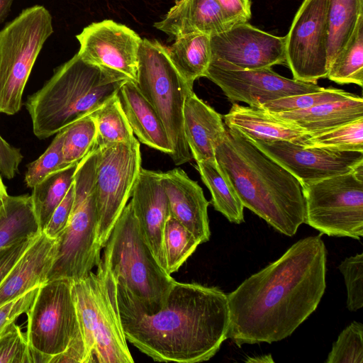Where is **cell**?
Segmentation results:
<instances>
[{
    "instance_id": "cell-1",
    "label": "cell",
    "mask_w": 363,
    "mask_h": 363,
    "mask_svg": "<svg viewBox=\"0 0 363 363\" xmlns=\"http://www.w3.org/2000/svg\"><path fill=\"white\" fill-rule=\"evenodd\" d=\"M326 257L320 235L303 238L228 294V338L240 347L290 336L325 293Z\"/></svg>"
},
{
    "instance_id": "cell-2",
    "label": "cell",
    "mask_w": 363,
    "mask_h": 363,
    "mask_svg": "<svg viewBox=\"0 0 363 363\" xmlns=\"http://www.w3.org/2000/svg\"><path fill=\"white\" fill-rule=\"evenodd\" d=\"M117 303L127 341L155 362L208 361L228 339V296L217 287L175 281L164 306L152 314Z\"/></svg>"
},
{
    "instance_id": "cell-3",
    "label": "cell",
    "mask_w": 363,
    "mask_h": 363,
    "mask_svg": "<svg viewBox=\"0 0 363 363\" xmlns=\"http://www.w3.org/2000/svg\"><path fill=\"white\" fill-rule=\"evenodd\" d=\"M215 158L244 207L279 233H296L306 210L302 186L294 176L233 128H226Z\"/></svg>"
},
{
    "instance_id": "cell-4",
    "label": "cell",
    "mask_w": 363,
    "mask_h": 363,
    "mask_svg": "<svg viewBox=\"0 0 363 363\" xmlns=\"http://www.w3.org/2000/svg\"><path fill=\"white\" fill-rule=\"evenodd\" d=\"M126 80L129 79L89 63L77 53L28 97L26 107L34 135L40 140L48 138L91 114L116 96Z\"/></svg>"
},
{
    "instance_id": "cell-5",
    "label": "cell",
    "mask_w": 363,
    "mask_h": 363,
    "mask_svg": "<svg viewBox=\"0 0 363 363\" xmlns=\"http://www.w3.org/2000/svg\"><path fill=\"white\" fill-rule=\"evenodd\" d=\"M101 260L117 281V298L139 312L162 309L175 280L159 264L129 201L106 241Z\"/></svg>"
},
{
    "instance_id": "cell-6",
    "label": "cell",
    "mask_w": 363,
    "mask_h": 363,
    "mask_svg": "<svg viewBox=\"0 0 363 363\" xmlns=\"http://www.w3.org/2000/svg\"><path fill=\"white\" fill-rule=\"evenodd\" d=\"M72 281V291L89 363H133L117 303V281L103 261Z\"/></svg>"
},
{
    "instance_id": "cell-7",
    "label": "cell",
    "mask_w": 363,
    "mask_h": 363,
    "mask_svg": "<svg viewBox=\"0 0 363 363\" xmlns=\"http://www.w3.org/2000/svg\"><path fill=\"white\" fill-rule=\"evenodd\" d=\"M96 149L78 164L74 177V199L69 220L56 239L55 256L48 281L86 277L101 260L95 189Z\"/></svg>"
},
{
    "instance_id": "cell-8",
    "label": "cell",
    "mask_w": 363,
    "mask_h": 363,
    "mask_svg": "<svg viewBox=\"0 0 363 363\" xmlns=\"http://www.w3.org/2000/svg\"><path fill=\"white\" fill-rule=\"evenodd\" d=\"M136 85L160 116L170 143L169 155L176 165L189 162L192 155L185 139L183 108L193 91L170 61L166 47L143 38L138 52Z\"/></svg>"
},
{
    "instance_id": "cell-9",
    "label": "cell",
    "mask_w": 363,
    "mask_h": 363,
    "mask_svg": "<svg viewBox=\"0 0 363 363\" xmlns=\"http://www.w3.org/2000/svg\"><path fill=\"white\" fill-rule=\"evenodd\" d=\"M52 33V16L40 5L23 9L0 30V113L20 111L33 67Z\"/></svg>"
},
{
    "instance_id": "cell-10",
    "label": "cell",
    "mask_w": 363,
    "mask_h": 363,
    "mask_svg": "<svg viewBox=\"0 0 363 363\" xmlns=\"http://www.w3.org/2000/svg\"><path fill=\"white\" fill-rule=\"evenodd\" d=\"M307 225L333 237L363 236V164L302 186Z\"/></svg>"
},
{
    "instance_id": "cell-11",
    "label": "cell",
    "mask_w": 363,
    "mask_h": 363,
    "mask_svg": "<svg viewBox=\"0 0 363 363\" xmlns=\"http://www.w3.org/2000/svg\"><path fill=\"white\" fill-rule=\"evenodd\" d=\"M72 285L67 279L47 281L39 286L26 313L33 363H49L81 333Z\"/></svg>"
},
{
    "instance_id": "cell-12",
    "label": "cell",
    "mask_w": 363,
    "mask_h": 363,
    "mask_svg": "<svg viewBox=\"0 0 363 363\" xmlns=\"http://www.w3.org/2000/svg\"><path fill=\"white\" fill-rule=\"evenodd\" d=\"M96 149L95 189L98 242L104 247L128 203L142 169L140 145L136 138Z\"/></svg>"
},
{
    "instance_id": "cell-13",
    "label": "cell",
    "mask_w": 363,
    "mask_h": 363,
    "mask_svg": "<svg viewBox=\"0 0 363 363\" xmlns=\"http://www.w3.org/2000/svg\"><path fill=\"white\" fill-rule=\"evenodd\" d=\"M329 0H304L285 36L286 64L293 79L316 84L328 73Z\"/></svg>"
},
{
    "instance_id": "cell-14",
    "label": "cell",
    "mask_w": 363,
    "mask_h": 363,
    "mask_svg": "<svg viewBox=\"0 0 363 363\" xmlns=\"http://www.w3.org/2000/svg\"><path fill=\"white\" fill-rule=\"evenodd\" d=\"M205 77L218 86L230 101L257 107L280 98L323 89L317 84L281 76L271 67L242 69L215 58L211 59Z\"/></svg>"
},
{
    "instance_id": "cell-15",
    "label": "cell",
    "mask_w": 363,
    "mask_h": 363,
    "mask_svg": "<svg viewBox=\"0 0 363 363\" xmlns=\"http://www.w3.org/2000/svg\"><path fill=\"white\" fill-rule=\"evenodd\" d=\"M77 54L85 61L123 75L136 83L142 38L112 20L92 23L76 36Z\"/></svg>"
},
{
    "instance_id": "cell-16",
    "label": "cell",
    "mask_w": 363,
    "mask_h": 363,
    "mask_svg": "<svg viewBox=\"0 0 363 363\" xmlns=\"http://www.w3.org/2000/svg\"><path fill=\"white\" fill-rule=\"evenodd\" d=\"M249 140L294 176L301 186L349 172L363 164V152L305 147L286 140Z\"/></svg>"
},
{
    "instance_id": "cell-17",
    "label": "cell",
    "mask_w": 363,
    "mask_h": 363,
    "mask_svg": "<svg viewBox=\"0 0 363 363\" xmlns=\"http://www.w3.org/2000/svg\"><path fill=\"white\" fill-rule=\"evenodd\" d=\"M211 58L242 69L286 64L285 37L276 36L247 23L211 35Z\"/></svg>"
},
{
    "instance_id": "cell-18",
    "label": "cell",
    "mask_w": 363,
    "mask_h": 363,
    "mask_svg": "<svg viewBox=\"0 0 363 363\" xmlns=\"http://www.w3.org/2000/svg\"><path fill=\"white\" fill-rule=\"evenodd\" d=\"M130 197V202L141 233L156 259L166 271L163 234L170 213L162 184V172L142 168Z\"/></svg>"
},
{
    "instance_id": "cell-19",
    "label": "cell",
    "mask_w": 363,
    "mask_h": 363,
    "mask_svg": "<svg viewBox=\"0 0 363 363\" xmlns=\"http://www.w3.org/2000/svg\"><path fill=\"white\" fill-rule=\"evenodd\" d=\"M169 213L189 229L201 243L209 240V202L202 188L180 168L162 172Z\"/></svg>"
},
{
    "instance_id": "cell-20",
    "label": "cell",
    "mask_w": 363,
    "mask_h": 363,
    "mask_svg": "<svg viewBox=\"0 0 363 363\" xmlns=\"http://www.w3.org/2000/svg\"><path fill=\"white\" fill-rule=\"evenodd\" d=\"M55 250L56 239L40 233L0 284V306L48 281Z\"/></svg>"
},
{
    "instance_id": "cell-21",
    "label": "cell",
    "mask_w": 363,
    "mask_h": 363,
    "mask_svg": "<svg viewBox=\"0 0 363 363\" xmlns=\"http://www.w3.org/2000/svg\"><path fill=\"white\" fill-rule=\"evenodd\" d=\"M186 141L196 162L215 159L216 147L223 140L226 128L222 116L191 91L183 108Z\"/></svg>"
},
{
    "instance_id": "cell-22",
    "label": "cell",
    "mask_w": 363,
    "mask_h": 363,
    "mask_svg": "<svg viewBox=\"0 0 363 363\" xmlns=\"http://www.w3.org/2000/svg\"><path fill=\"white\" fill-rule=\"evenodd\" d=\"M232 26L216 0H176L164 18L154 24L174 37L194 32L213 35Z\"/></svg>"
},
{
    "instance_id": "cell-23",
    "label": "cell",
    "mask_w": 363,
    "mask_h": 363,
    "mask_svg": "<svg viewBox=\"0 0 363 363\" xmlns=\"http://www.w3.org/2000/svg\"><path fill=\"white\" fill-rule=\"evenodd\" d=\"M223 119L228 128L235 129L252 140H286L303 145L309 137L303 129L262 107L233 103Z\"/></svg>"
},
{
    "instance_id": "cell-24",
    "label": "cell",
    "mask_w": 363,
    "mask_h": 363,
    "mask_svg": "<svg viewBox=\"0 0 363 363\" xmlns=\"http://www.w3.org/2000/svg\"><path fill=\"white\" fill-rule=\"evenodd\" d=\"M134 135L141 143L170 155L172 147L164 126L136 84L126 80L117 94Z\"/></svg>"
},
{
    "instance_id": "cell-25",
    "label": "cell",
    "mask_w": 363,
    "mask_h": 363,
    "mask_svg": "<svg viewBox=\"0 0 363 363\" xmlns=\"http://www.w3.org/2000/svg\"><path fill=\"white\" fill-rule=\"evenodd\" d=\"M273 114L303 129L308 136H313L363 118V99L354 94L350 98L306 109Z\"/></svg>"
},
{
    "instance_id": "cell-26",
    "label": "cell",
    "mask_w": 363,
    "mask_h": 363,
    "mask_svg": "<svg viewBox=\"0 0 363 363\" xmlns=\"http://www.w3.org/2000/svg\"><path fill=\"white\" fill-rule=\"evenodd\" d=\"M167 55L181 76L193 87L196 79L205 77L211 59V35L194 32L175 37L166 47Z\"/></svg>"
},
{
    "instance_id": "cell-27",
    "label": "cell",
    "mask_w": 363,
    "mask_h": 363,
    "mask_svg": "<svg viewBox=\"0 0 363 363\" xmlns=\"http://www.w3.org/2000/svg\"><path fill=\"white\" fill-rule=\"evenodd\" d=\"M40 233L31 196L9 195L0 208V251Z\"/></svg>"
},
{
    "instance_id": "cell-28",
    "label": "cell",
    "mask_w": 363,
    "mask_h": 363,
    "mask_svg": "<svg viewBox=\"0 0 363 363\" xmlns=\"http://www.w3.org/2000/svg\"><path fill=\"white\" fill-rule=\"evenodd\" d=\"M196 169L211 192V203L215 210L223 214L230 223H243L244 206L228 175L216 158L196 162Z\"/></svg>"
},
{
    "instance_id": "cell-29",
    "label": "cell",
    "mask_w": 363,
    "mask_h": 363,
    "mask_svg": "<svg viewBox=\"0 0 363 363\" xmlns=\"http://www.w3.org/2000/svg\"><path fill=\"white\" fill-rule=\"evenodd\" d=\"M78 164L51 173L32 188L30 196L41 233L72 185Z\"/></svg>"
},
{
    "instance_id": "cell-30",
    "label": "cell",
    "mask_w": 363,
    "mask_h": 363,
    "mask_svg": "<svg viewBox=\"0 0 363 363\" xmlns=\"http://www.w3.org/2000/svg\"><path fill=\"white\" fill-rule=\"evenodd\" d=\"M363 18V0H329L328 67L347 43Z\"/></svg>"
},
{
    "instance_id": "cell-31",
    "label": "cell",
    "mask_w": 363,
    "mask_h": 363,
    "mask_svg": "<svg viewBox=\"0 0 363 363\" xmlns=\"http://www.w3.org/2000/svg\"><path fill=\"white\" fill-rule=\"evenodd\" d=\"M327 78L338 84H363V18L328 67Z\"/></svg>"
},
{
    "instance_id": "cell-32",
    "label": "cell",
    "mask_w": 363,
    "mask_h": 363,
    "mask_svg": "<svg viewBox=\"0 0 363 363\" xmlns=\"http://www.w3.org/2000/svg\"><path fill=\"white\" fill-rule=\"evenodd\" d=\"M91 116L97 130L96 148L128 143L135 138L117 94L99 107Z\"/></svg>"
},
{
    "instance_id": "cell-33",
    "label": "cell",
    "mask_w": 363,
    "mask_h": 363,
    "mask_svg": "<svg viewBox=\"0 0 363 363\" xmlns=\"http://www.w3.org/2000/svg\"><path fill=\"white\" fill-rule=\"evenodd\" d=\"M200 244L189 229L169 215L163 234L167 272L172 274L177 272Z\"/></svg>"
},
{
    "instance_id": "cell-34",
    "label": "cell",
    "mask_w": 363,
    "mask_h": 363,
    "mask_svg": "<svg viewBox=\"0 0 363 363\" xmlns=\"http://www.w3.org/2000/svg\"><path fill=\"white\" fill-rule=\"evenodd\" d=\"M63 130L62 155L67 165L79 163L96 148L97 130L91 114L76 121Z\"/></svg>"
},
{
    "instance_id": "cell-35",
    "label": "cell",
    "mask_w": 363,
    "mask_h": 363,
    "mask_svg": "<svg viewBox=\"0 0 363 363\" xmlns=\"http://www.w3.org/2000/svg\"><path fill=\"white\" fill-rule=\"evenodd\" d=\"M302 146L336 151L363 152V118L309 136Z\"/></svg>"
},
{
    "instance_id": "cell-36",
    "label": "cell",
    "mask_w": 363,
    "mask_h": 363,
    "mask_svg": "<svg viewBox=\"0 0 363 363\" xmlns=\"http://www.w3.org/2000/svg\"><path fill=\"white\" fill-rule=\"evenodd\" d=\"M354 94L342 89L323 88L320 91L294 95L269 101L260 107L276 113L306 109L320 104L350 98Z\"/></svg>"
},
{
    "instance_id": "cell-37",
    "label": "cell",
    "mask_w": 363,
    "mask_h": 363,
    "mask_svg": "<svg viewBox=\"0 0 363 363\" xmlns=\"http://www.w3.org/2000/svg\"><path fill=\"white\" fill-rule=\"evenodd\" d=\"M325 362H363L362 323L353 321L340 333Z\"/></svg>"
},
{
    "instance_id": "cell-38",
    "label": "cell",
    "mask_w": 363,
    "mask_h": 363,
    "mask_svg": "<svg viewBox=\"0 0 363 363\" xmlns=\"http://www.w3.org/2000/svg\"><path fill=\"white\" fill-rule=\"evenodd\" d=\"M64 130L58 132L49 147L37 160L27 165L24 182L33 188L48 175L67 167L63 159Z\"/></svg>"
},
{
    "instance_id": "cell-39",
    "label": "cell",
    "mask_w": 363,
    "mask_h": 363,
    "mask_svg": "<svg viewBox=\"0 0 363 363\" xmlns=\"http://www.w3.org/2000/svg\"><path fill=\"white\" fill-rule=\"evenodd\" d=\"M347 289V308L355 312L363 306V253L345 258L340 264Z\"/></svg>"
},
{
    "instance_id": "cell-40",
    "label": "cell",
    "mask_w": 363,
    "mask_h": 363,
    "mask_svg": "<svg viewBox=\"0 0 363 363\" xmlns=\"http://www.w3.org/2000/svg\"><path fill=\"white\" fill-rule=\"evenodd\" d=\"M0 363H33L26 334L15 322L0 335Z\"/></svg>"
},
{
    "instance_id": "cell-41",
    "label": "cell",
    "mask_w": 363,
    "mask_h": 363,
    "mask_svg": "<svg viewBox=\"0 0 363 363\" xmlns=\"http://www.w3.org/2000/svg\"><path fill=\"white\" fill-rule=\"evenodd\" d=\"M74 199V182L66 196L54 211L48 225L42 233L57 239L66 228L73 208Z\"/></svg>"
},
{
    "instance_id": "cell-42",
    "label": "cell",
    "mask_w": 363,
    "mask_h": 363,
    "mask_svg": "<svg viewBox=\"0 0 363 363\" xmlns=\"http://www.w3.org/2000/svg\"><path fill=\"white\" fill-rule=\"evenodd\" d=\"M33 289L22 296L0 306V335L31 306L38 290Z\"/></svg>"
},
{
    "instance_id": "cell-43",
    "label": "cell",
    "mask_w": 363,
    "mask_h": 363,
    "mask_svg": "<svg viewBox=\"0 0 363 363\" xmlns=\"http://www.w3.org/2000/svg\"><path fill=\"white\" fill-rule=\"evenodd\" d=\"M23 158L20 149L8 143L0 135V174L8 179H13Z\"/></svg>"
},
{
    "instance_id": "cell-44",
    "label": "cell",
    "mask_w": 363,
    "mask_h": 363,
    "mask_svg": "<svg viewBox=\"0 0 363 363\" xmlns=\"http://www.w3.org/2000/svg\"><path fill=\"white\" fill-rule=\"evenodd\" d=\"M216 1L233 26L240 23H247L251 18L250 0Z\"/></svg>"
},
{
    "instance_id": "cell-45",
    "label": "cell",
    "mask_w": 363,
    "mask_h": 363,
    "mask_svg": "<svg viewBox=\"0 0 363 363\" xmlns=\"http://www.w3.org/2000/svg\"><path fill=\"white\" fill-rule=\"evenodd\" d=\"M36 237L23 240L0 251V284Z\"/></svg>"
},
{
    "instance_id": "cell-46",
    "label": "cell",
    "mask_w": 363,
    "mask_h": 363,
    "mask_svg": "<svg viewBox=\"0 0 363 363\" xmlns=\"http://www.w3.org/2000/svg\"><path fill=\"white\" fill-rule=\"evenodd\" d=\"M13 0H0V23L8 16Z\"/></svg>"
},
{
    "instance_id": "cell-47",
    "label": "cell",
    "mask_w": 363,
    "mask_h": 363,
    "mask_svg": "<svg viewBox=\"0 0 363 363\" xmlns=\"http://www.w3.org/2000/svg\"><path fill=\"white\" fill-rule=\"evenodd\" d=\"M245 362L250 363H272L274 361L272 355L269 354L253 357H248L245 360Z\"/></svg>"
},
{
    "instance_id": "cell-48",
    "label": "cell",
    "mask_w": 363,
    "mask_h": 363,
    "mask_svg": "<svg viewBox=\"0 0 363 363\" xmlns=\"http://www.w3.org/2000/svg\"><path fill=\"white\" fill-rule=\"evenodd\" d=\"M9 194H7L6 187L4 185L0 174V208L4 205Z\"/></svg>"
}]
</instances>
